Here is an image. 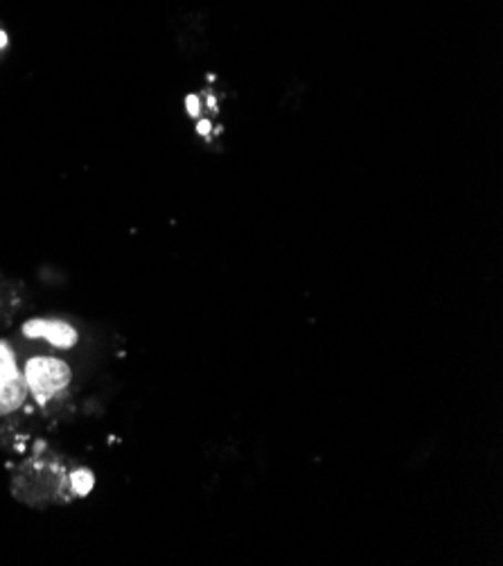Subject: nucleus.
Instances as JSON below:
<instances>
[{
	"label": "nucleus",
	"mask_w": 503,
	"mask_h": 566,
	"mask_svg": "<svg viewBox=\"0 0 503 566\" xmlns=\"http://www.w3.org/2000/svg\"><path fill=\"white\" fill-rule=\"evenodd\" d=\"M71 472L60 457L39 454L25 461L12 481L14 496L32 507H45L52 503H69L75 496Z\"/></svg>",
	"instance_id": "obj_1"
},
{
	"label": "nucleus",
	"mask_w": 503,
	"mask_h": 566,
	"mask_svg": "<svg viewBox=\"0 0 503 566\" xmlns=\"http://www.w3.org/2000/svg\"><path fill=\"white\" fill-rule=\"evenodd\" d=\"M28 390L39 405H48L73 381V370L57 357H32L23 370Z\"/></svg>",
	"instance_id": "obj_2"
},
{
	"label": "nucleus",
	"mask_w": 503,
	"mask_h": 566,
	"mask_svg": "<svg viewBox=\"0 0 503 566\" xmlns=\"http://www.w3.org/2000/svg\"><path fill=\"white\" fill-rule=\"evenodd\" d=\"M28 384L23 373L17 366L14 350L0 342V416H10L19 411L28 400Z\"/></svg>",
	"instance_id": "obj_3"
},
{
	"label": "nucleus",
	"mask_w": 503,
	"mask_h": 566,
	"mask_svg": "<svg viewBox=\"0 0 503 566\" xmlns=\"http://www.w3.org/2000/svg\"><path fill=\"white\" fill-rule=\"evenodd\" d=\"M23 336L28 338H45L52 348L69 350L77 344V329L64 321L54 318H32L23 325Z\"/></svg>",
	"instance_id": "obj_4"
},
{
	"label": "nucleus",
	"mask_w": 503,
	"mask_h": 566,
	"mask_svg": "<svg viewBox=\"0 0 503 566\" xmlns=\"http://www.w3.org/2000/svg\"><path fill=\"white\" fill-rule=\"evenodd\" d=\"M71 483H73L75 496L80 499V496H86L93 490L95 479H93V474L88 470H73L71 472Z\"/></svg>",
	"instance_id": "obj_5"
},
{
	"label": "nucleus",
	"mask_w": 503,
	"mask_h": 566,
	"mask_svg": "<svg viewBox=\"0 0 503 566\" xmlns=\"http://www.w3.org/2000/svg\"><path fill=\"white\" fill-rule=\"evenodd\" d=\"M186 104H188L190 116H199V97H197V95H190V97L186 99Z\"/></svg>",
	"instance_id": "obj_6"
},
{
	"label": "nucleus",
	"mask_w": 503,
	"mask_h": 566,
	"mask_svg": "<svg viewBox=\"0 0 503 566\" xmlns=\"http://www.w3.org/2000/svg\"><path fill=\"white\" fill-rule=\"evenodd\" d=\"M208 132H210V123H206V120H203V123H199V134H203V136H206Z\"/></svg>",
	"instance_id": "obj_7"
}]
</instances>
